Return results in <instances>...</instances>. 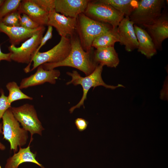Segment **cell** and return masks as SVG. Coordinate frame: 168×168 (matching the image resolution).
Returning <instances> with one entry per match:
<instances>
[{
	"label": "cell",
	"instance_id": "1",
	"mask_svg": "<svg viewBox=\"0 0 168 168\" xmlns=\"http://www.w3.org/2000/svg\"><path fill=\"white\" fill-rule=\"evenodd\" d=\"M71 50L68 56L63 61L57 63H46L42 64L44 69L49 70L63 66L77 68L82 72L86 76L92 73L97 66L93 57L94 51L86 52L82 48L76 33L70 37Z\"/></svg>",
	"mask_w": 168,
	"mask_h": 168
},
{
	"label": "cell",
	"instance_id": "2",
	"mask_svg": "<svg viewBox=\"0 0 168 168\" xmlns=\"http://www.w3.org/2000/svg\"><path fill=\"white\" fill-rule=\"evenodd\" d=\"M112 28L111 25L92 20L83 13L77 18L76 32L82 48L86 52L93 50L92 44L97 37Z\"/></svg>",
	"mask_w": 168,
	"mask_h": 168
},
{
	"label": "cell",
	"instance_id": "3",
	"mask_svg": "<svg viewBox=\"0 0 168 168\" xmlns=\"http://www.w3.org/2000/svg\"><path fill=\"white\" fill-rule=\"evenodd\" d=\"M103 67V66L101 64H98L92 73L84 77H81L76 70H73L72 72H67V74L71 76L72 79L66 83V85L72 84L74 86L81 85L82 87L83 91L82 96L79 102L69 110L70 113H72L76 109L80 108L81 106H83L84 108H85L84 102L87 99L88 91L92 87L94 89L98 86H102L106 88L113 90L119 87H124L120 84L114 86L105 83L103 81L101 77Z\"/></svg>",
	"mask_w": 168,
	"mask_h": 168
},
{
	"label": "cell",
	"instance_id": "4",
	"mask_svg": "<svg viewBox=\"0 0 168 168\" xmlns=\"http://www.w3.org/2000/svg\"><path fill=\"white\" fill-rule=\"evenodd\" d=\"M2 119L3 139L9 142L10 150H13L14 153H16L18 152V147H21L26 143L28 132L21 127L11 108L6 110Z\"/></svg>",
	"mask_w": 168,
	"mask_h": 168
},
{
	"label": "cell",
	"instance_id": "5",
	"mask_svg": "<svg viewBox=\"0 0 168 168\" xmlns=\"http://www.w3.org/2000/svg\"><path fill=\"white\" fill-rule=\"evenodd\" d=\"M165 4L164 0H138L137 7L129 17L136 25L153 24L162 14Z\"/></svg>",
	"mask_w": 168,
	"mask_h": 168
},
{
	"label": "cell",
	"instance_id": "6",
	"mask_svg": "<svg viewBox=\"0 0 168 168\" xmlns=\"http://www.w3.org/2000/svg\"><path fill=\"white\" fill-rule=\"evenodd\" d=\"M45 30V26L31 37L24 42L19 47L11 45L8 49L11 53V59L18 63L28 64L24 68L25 72L30 71V66L34 57Z\"/></svg>",
	"mask_w": 168,
	"mask_h": 168
},
{
	"label": "cell",
	"instance_id": "7",
	"mask_svg": "<svg viewBox=\"0 0 168 168\" xmlns=\"http://www.w3.org/2000/svg\"><path fill=\"white\" fill-rule=\"evenodd\" d=\"M83 13L95 21L109 24L114 28L118 27L124 17L122 13L111 6L97 0L91 1Z\"/></svg>",
	"mask_w": 168,
	"mask_h": 168
},
{
	"label": "cell",
	"instance_id": "8",
	"mask_svg": "<svg viewBox=\"0 0 168 168\" xmlns=\"http://www.w3.org/2000/svg\"><path fill=\"white\" fill-rule=\"evenodd\" d=\"M11 109L14 116L21 124L22 128L30 133V144L33 139L32 137L34 134L42 135V132L44 128L38 118L34 105L26 103L18 107H12Z\"/></svg>",
	"mask_w": 168,
	"mask_h": 168
},
{
	"label": "cell",
	"instance_id": "9",
	"mask_svg": "<svg viewBox=\"0 0 168 168\" xmlns=\"http://www.w3.org/2000/svg\"><path fill=\"white\" fill-rule=\"evenodd\" d=\"M71 50L70 38L61 37L59 42L50 50L44 52H37L33 57L31 71L39 66L46 63H54L64 59L69 55Z\"/></svg>",
	"mask_w": 168,
	"mask_h": 168
},
{
	"label": "cell",
	"instance_id": "10",
	"mask_svg": "<svg viewBox=\"0 0 168 168\" xmlns=\"http://www.w3.org/2000/svg\"><path fill=\"white\" fill-rule=\"evenodd\" d=\"M77 18L65 16L54 10L49 13L47 26L54 27L61 36L70 37L76 32Z\"/></svg>",
	"mask_w": 168,
	"mask_h": 168
},
{
	"label": "cell",
	"instance_id": "11",
	"mask_svg": "<svg viewBox=\"0 0 168 168\" xmlns=\"http://www.w3.org/2000/svg\"><path fill=\"white\" fill-rule=\"evenodd\" d=\"M37 68L34 74L21 80L19 86L21 89L42 84L45 82L55 84L56 80L60 75L59 70L55 69L45 70L42 65Z\"/></svg>",
	"mask_w": 168,
	"mask_h": 168
},
{
	"label": "cell",
	"instance_id": "12",
	"mask_svg": "<svg viewBox=\"0 0 168 168\" xmlns=\"http://www.w3.org/2000/svg\"><path fill=\"white\" fill-rule=\"evenodd\" d=\"M134 24L129 17H124L117 27L120 44L126 51L132 52L137 49L138 43L134 28Z\"/></svg>",
	"mask_w": 168,
	"mask_h": 168
},
{
	"label": "cell",
	"instance_id": "13",
	"mask_svg": "<svg viewBox=\"0 0 168 168\" xmlns=\"http://www.w3.org/2000/svg\"><path fill=\"white\" fill-rule=\"evenodd\" d=\"M157 50L162 49L163 41L168 38V17L166 12L161 16L153 24L144 25Z\"/></svg>",
	"mask_w": 168,
	"mask_h": 168
},
{
	"label": "cell",
	"instance_id": "14",
	"mask_svg": "<svg viewBox=\"0 0 168 168\" xmlns=\"http://www.w3.org/2000/svg\"><path fill=\"white\" fill-rule=\"evenodd\" d=\"M91 1L55 0L54 10L65 16L77 18L79 14L83 13Z\"/></svg>",
	"mask_w": 168,
	"mask_h": 168
},
{
	"label": "cell",
	"instance_id": "15",
	"mask_svg": "<svg viewBox=\"0 0 168 168\" xmlns=\"http://www.w3.org/2000/svg\"><path fill=\"white\" fill-rule=\"evenodd\" d=\"M33 29H28L21 26H6L0 20V32L6 34L9 39L11 45L16 46L24 42L38 32L42 26Z\"/></svg>",
	"mask_w": 168,
	"mask_h": 168
},
{
	"label": "cell",
	"instance_id": "16",
	"mask_svg": "<svg viewBox=\"0 0 168 168\" xmlns=\"http://www.w3.org/2000/svg\"><path fill=\"white\" fill-rule=\"evenodd\" d=\"M18 11L28 16L40 26L47 25L49 13L41 9L32 0H21Z\"/></svg>",
	"mask_w": 168,
	"mask_h": 168
},
{
	"label": "cell",
	"instance_id": "17",
	"mask_svg": "<svg viewBox=\"0 0 168 168\" xmlns=\"http://www.w3.org/2000/svg\"><path fill=\"white\" fill-rule=\"evenodd\" d=\"M30 144L26 148L19 147V151L7 159L5 168H18L20 164L26 162L34 163L41 168H45L36 160V153L31 151Z\"/></svg>",
	"mask_w": 168,
	"mask_h": 168
},
{
	"label": "cell",
	"instance_id": "18",
	"mask_svg": "<svg viewBox=\"0 0 168 168\" xmlns=\"http://www.w3.org/2000/svg\"><path fill=\"white\" fill-rule=\"evenodd\" d=\"M135 34L138 43V51L147 58H151L156 54L157 49L151 36L140 27L134 25Z\"/></svg>",
	"mask_w": 168,
	"mask_h": 168
},
{
	"label": "cell",
	"instance_id": "19",
	"mask_svg": "<svg viewBox=\"0 0 168 168\" xmlns=\"http://www.w3.org/2000/svg\"><path fill=\"white\" fill-rule=\"evenodd\" d=\"M93 57L97 64L110 68H116L119 62L118 54L114 47L96 49L94 51Z\"/></svg>",
	"mask_w": 168,
	"mask_h": 168
},
{
	"label": "cell",
	"instance_id": "20",
	"mask_svg": "<svg viewBox=\"0 0 168 168\" xmlns=\"http://www.w3.org/2000/svg\"><path fill=\"white\" fill-rule=\"evenodd\" d=\"M97 1L109 5L122 13L124 17H129L137 7V0H99Z\"/></svg>",
	"mask_w": 168,
	"mask_h": 168
},
{
	"label": "cell",
	"instance_id": "21",
	"mask_svg": "<svg viewBox=\"0 0 168 168\" xmlns=\"http://www.w3.org/2000/svg\"><path fill=\"white\" fill-rule=\"evenodd\" d=\"M119 41L117 27L113 28L97 37L93 41L92 46L96 49L114 47L115 43Z\"/></svg>",
	"mask_w": 168,
	"mask_h": 168
},
{
	"label": "cell",
	"instance_id": "22",
	"mask_svg": "<svg viewBox=\"0 0 168 168\" xmlns=\"http://www.w3.org/2000/svg\"><path fill=\"white\" fill-rule=\"evenodd\" d=\"M6 87L9 91L7 97L8 103H11L15 101L27 99L31 100L33 98L23 92L16 82L13 81L9 82L6 85Z\"/></svg>",
	"mask_w": 168,
	"mask_h": 168
},
{
	"label": "cell",
	"instance_id": "23",
	"mask_svg": "<svg viewBox=\"0 0 168 168\" xmlns=\"http://www.w3.org/2000/svg\"><path fill=\"white\" fill-rule=\"evenodd\" d=\"M21 0H5L0 7V20L7 14L18 11Z\"/></svg>",
	"mask_w": 168,
	"mask_h": 168
},
{
	"label": "cell",
	"instance_id": "24",
	"mask_svg": "<svg viewBox=\"0 0 168 168\" xmlns=\"http://www.w3.org/2000/svg\"><path fill=\"white\" fill-rule=\"evenodd\" d=\"M21 14L18 11L11 12L0 20L4 24L8 26H20Z\"/></svg>",
	"mask_w": 168,
	"mask_h": 168
},
{
	"label": "cell",
	"instance_id": "25",
	"mask_svg": "<svg viewBox=\"0 0 168 168\" xmlns=\"http://www.w3.org/2000/svg\"><path fill=\"white\" fill-rule=\"evenodd\" d=\"M19 23L21 26L30 30L36 29L40 26L28 16L25 14H21L20 18Z\"/></svg>",
	"mask_w": 168,
	"mask_h": 168
},
{
	"label": "cell",
	"instance_id": "26",
	"mask_svg": "<svg viewBox=\"0 0 168 168\" xmlns=\"http://www.w3.org/2000/svg\"><path fill=\"white\" fill-rule=\"evenodd\" d=\"M41 9L49 13L55 9V0H32Z\"/></svg>",
	"mask_w": 168,
	"mask_h": 168
},
{
	"label": "cell",
	"instance_id": "27",
	"mask_svg": "<svg viewBox=\"0 0 168 168\" xmlns=\"http://www.w3.org/2000/svg\"><path fill=\"white\" fill-rule=\"evenodd\" d=\"M1 95L0 96V120L3 115L8 109L11 108V104H10L7 100V97L5 95L3 90L1 89Z\"/></svg>",
	"mask_w": 168,
	"mask_h": 168
},
{
	"label": "cell",
	"instance_id": "28",
	"mask_svg": "<svg viewBox=\"0 0 168 168\" xmlns=\"http://www.w3.org/2000/svg\"><path fill=\"white\" fill-rule=\"evenodd\" d=\"M48 26V29L46 32L44 36L43 37L40 44L37 49L35 55L39 51L40 49L46 44L47 41L51 39L52 37L53 27L50 26Z\"/></svg>",
	"mask_w": 168,
	"mask_h": 168
},
{
	"label": "cell",
	"instance_id": "29",
	"mask_svg": "<svg viewBox=\"0 0 168 168\" xmlns=\"http://www.w3.org/2000/svg\"><path fill=\"white\" fill-rule=\"evenodd\" d=\"M75 125L79 132H82L87 128L89 122L84 119L78 118L75 120Z\"/></svg>",
	"mask_w": 168,
	"mask_h": 168
},
{
	"label": "cell",
	"instance_id": "30",
	"mask_svg": "<svg viewBox=\"0 0 168 168\" xmlns=\"http://www.w3.org/2000/svg\"><path fill=\"white\" fill-rule=\"evenodd\" d=\"M11 53H3L1 51L0 44V62L2 60H5L8 62H11Z\"/></svg>",
	"mask_w": 168,
	"mask_h": 168
},
{
	"label": "cell",
	"instance_id": "31",
	"mask_svg": "<svg viewBox=\"0 0 168 168\" xmlns=\"http://www.w3.org/2000/svg\"><path fill=\"white\" fill-rule=\"evenodd\" d=\"M2 133V124L0 123V134ZM6 149L5 146L0 141V150H4Z\"/></svg>",
	"mask_w": 168,
	"mask_h": 168
},
{
	"label": "cell",
	"instance_id": "32",
	"mask_svg": "<svg viewBox=\"0 0 168 168\" xmlns=\"http://www.w3.org/2000/svg\"><path fill=\"white\" fill-rule=\"evenodd\" d=\"M4 0H0V7L2 5L3 2Z\"/></svg>",
	"mask_w": 168,
	"mask_h": 168
},
{
	"label": "cell",
	"instance_id": "33",
	"mask_svg": "<svg viewBox=\"0 0 168 168\" xmlns=\"http://www.w3.org/2000/svg\"><path fill=\"white\" fill-rule=\"evenodd\" d=\"M0 168H2L1 165H0Z\"/></svg>",
	"mask_w": 168,
	"mask_h": 168
}]
</instances>
